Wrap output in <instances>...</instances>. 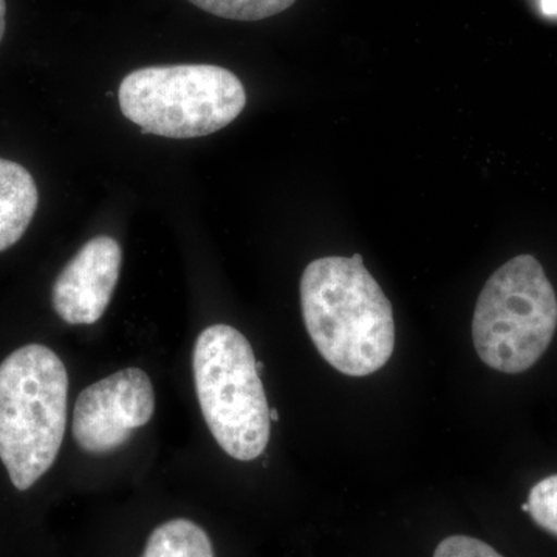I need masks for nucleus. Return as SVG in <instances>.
I'll use <instances>...</instances> for the list:
<instances>
[{
  "mask_svg": "<svg viewBox=\"0 0 557 557\" xmlns=\"http://www.w3.org/2000/svg\"><path fill=\"white\" fill-rule=\"evenodd\" d=\"M300 307L314 347L344 375H372L394 354V309L361 255L313 260L300 278Z\"/></svg>",
  "mask_w": 557,
  "mask_h": 557,
  "instance_id": "obj_1",
  "label": "nucleus"
},
{
  "mask_svg": "<svg viewBox=\"0 0 557 557\" xmlns=\"http://www.w3.org/2000/svg\"><path fill=\"white\" fill-rule=\"evenodd\" d=\"M67 399V369L51 348L28 344L0 364V460L16 490H30L53 467Z\"/></svg>",
  "mask_w": 557,
  "mask_h": 557,
  "instance_id": "obj_2",
  "label": "nucleus"
},
{
  "mask_svg": "<svg viewBox=\"0 0 557 557\" xmlns=\"http://www.w3.org/2000/svg\"><path fill=\"white\" fill-rule=\"evenodd\" d=\"M255 351L231 325L205 329L194 347L197 398L220 448L240 461L262 456L270 442V406Z\"/></svg>",
  "mask_w": 557,
  "mask_h": 557,
  "instance_id": "obj_3",
  "label": "nucleus"
},
{
  "mask_svg": "<svg viewBox=\"0 0 557 557\" xmlns=\"http://www.w3.org/2000/svg\"><path fill=\"white\" fill-rule=\"evenodd\" d=\"M247 104L244 84L230 70L208 64L138 69L120 86L123 115L145 134L186 139L214 134Z\"/></svg>",
  "mask_w": 557,
  "mask_h": 557,
  "instance_id": "obj_4",
  "label": "nucleus"
},
{
  "mask_svg": "<svg viewBox=\"0 0 557 557\" xmlns=\"http://www.w3.org/2000/svg\"><path fill=\"white\" fill-rule=\"evenodd\" d=\"M556 329V292L536 258L518 256L487 278L472 318V341L487 368L527 372L547 351Z\"/></svg>",
  "mask_w": 557,
  "mask_h": 557,
  "instance_id": "obj_5",
  "label": "nucleus"
},
{
  "mask_svg": "<svg viewBox=\"0 0 557 557\" xmlns=\"http://www.w3.org/2000/svg\"><path fill=\"white\" fill-rule=\"evenodd\" d=\"M156 412L148 373L126 369L81 392L73 410V437L89 454H108L129 442Z\"/></svg>",
  "mask_w": 557,
  "mask_h": 557,
  "instance_id": "obj_6",
  "label": "nucleus"
},
{
  "mask_svg": "<svg viewBox=\"0 0 557 557\" xmlns=\"http://www.w3.org/2000/svg\"><path fill=\"white\" fill-rule=\"evenodd\" d=\"M123 252L119 242L98 236L70 260L51 289V304L62 321L90 325L108 310L119 284Z\"/></svg>",
  "mask_w": 557,
  "mask_h": 557,
  "instance_id": "obj_7",
  "label": "nucleus"
},
{
  "mask_svg": "<svg viewBox=\"0 0 557 557\" xmlns=\"http://www.w3.org/2000/svg\"><path fill=\"white\" fill-rule=\"evenodd\" d=\"M39 194L30 172L0 159V252L16 245L30 226Z\"/></svg>",
  "mask_w": 557,
  "mask_h": 557,
  "instance_id": "obj_8",
  "label": "nucleus"
},
{
  "mask_svg": "<svg viewBox=\"0 0 557 557\" xmlns=\"http://www.w3.org/2000/svg\"><path fill=\"white\" fill-rule=\"evenodd\" d=\"M141 557H214V549L203 528L174 519L152 531Z\"/></svg>",
  "mask_w": 557,
  "mask_h": 557,
  "instance_id": "obj_9",
  "label": "nucleus"
},
{
  "mask_svg": "<svg viewBox=\"0 0 557 557\" xmlns=\"http://www.w3.org/2000/svg\"><path fill=\"white\" fill-rule=\"evenodd\" d=\"M197 9L231 21H262L288 10L296 0H189Z\"/></svg>",
  "mask_w": 557,
  "mask_h": 557,
  "instance_id": "obj_10",
  "label": "nucleus"
},
{
  "mask_svg": "<svg viewBox=\"0 0 557 557\" xmlns=\"http://www.w3.org/2000/svg\"><path fill=\"white\" fill-rule=\"evenodd\" d=\"M527 504L528 515L536 525L557 537V474L531 487Z\"/></svg>",
  "mask_w": 557,
  "mask_h": 557,
  "instance_id": "obj_11",
  "label": "nucleus"
},
{
  "mask_svg": "<svg viewBox=\"0 0 557 557\" xmlns=\"http://www.w3.org/2000/svg\"><path fill=\"white\" fill-rule=\"evenodd\" d=\"M434 557H504L479 539L450 536L435 549Z\"/></svg>",
  "mask_w": 557,
  "mask_h": 557,
  "instance_id": "obj_12",
  "label": "nucleus"
},
{
  "mask_svg": "<svg viewBox=\"0 0 557 557\" xmlns=\"http://www.w3.org/2000/svg\"><path fill=\"white\" fill-rule=\"evenodd\" d=\"M7 28V2L0 0V42H2L3 35H5Z\"/></svg>",
  "mask_w": 557,
  "mask_h": 557,
  "instance_id": "obj_13",
  "label": "nucleus"
},
{
  "mask_svg": "<svg viewBox=\"0 0 557 557\" xmlns=\"http://www.w3.org/2000/svg\"><path fill=\"white\" fill-rule=\"evenodd\" d=\"M542 10L548 16H557V0H542Z\"/></svg>",
  "mask_w": 557,
  "mask_h": 557,
  "instance_id": "obj_14",
  "label": "nucleus"
},
{
  "mask_svg": "<svg viewBox=\"0 0 557 557\" xmlns=\"http://www.w3.org/2000/svg\"><path fill=\"white\" fill-rule=\"evenodd\" d=\"M270 418L273 421H278V412L276 409H270Z\"/></svg>",
  "mask_w": 557,
  "mask_h": 557,
  "instance_id": "obj_15",
  "label": "nucleus"
},
{
  "mask_svg": "<svg viewBox=\"0 0 557 557\" xmlns=\"http://www.w3.org/2000/svg\"><path fill=\"white\" fill-rule=\"evenodd\" d=\"M256 368H258L259 373H260V372H262L263 368H265V366H263V362L258 361V362H256Z\"/></svg>",
  "mask_w": 557,
  "mask_h": 557,
  "instance_id": "obj_16",
  "label": "nucleus"
}]
</instances>
